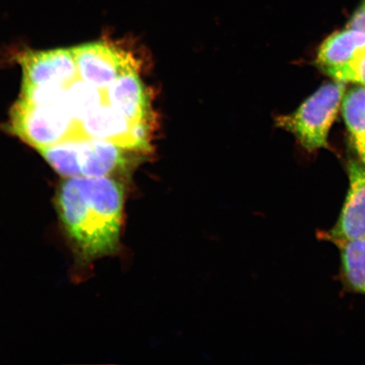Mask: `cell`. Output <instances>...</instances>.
Returning <instances> with one entry per match:
<instances>
[{"label": "cell", "instance_id": "obj_1", "mask_svg": "<svg viewBox=\"0 0 365 365\" xmlns=\"http://www.w3.org/2000/svg\"><path fill=\"white\" fill-rule=\"evenodd\" d=\"M125 187L117 178H66L56 193L59 222L81 264L115 254L120 245Z\"/></svg>", "mask_w": 365, "mask_h": 365}, {"label": "cell", "instance_id": "obj_2", "mask_svg": "<svg viewBox=\"0 0 365 365\" xmlns=\"http://www.w3.org/2000/svg\"><path fill=\"white\" fill-rule=\"evenodd\" d=\"M58 175L71 177H103L125 172L140 155L113 141L67 140L40 150Z\"/></svg>", "mask_w": 365, "mask_h": 365}, {"label": "cell", "instance_id": "obj_10", "mask_svg": "<svg viewBox=\"0 0 365 365\" xmlns=\"http://www.w3.org/2000/svg\"><path fill=\"white\" fill-rule=\"evenodd\" d=\"M339 279L346 292L365 295V238L339 242Z\"/></svg>", "mask_w": 365, "mask_h": 365}, {"label": "cell", "instance_id": "obj_3", "mask_svg": "<svg viewBox=\"0 0 365 365\" xmlns=\"http://www.w3.org/2000/svg\"><path fill=\"white\" fill-rule=\"evenodd\" d=\"M344 82L324 84L296 111L277 118V125L293 134L309 153L329 148L328 135L344 98Z\"/></svg>", "mask_w": 365, "mask_h": 365}, {"label": "cell", "instance_id": "obj_12", "mask_svg": "<svg viewBox=\"0 0 365 365\" xmlns=\"http://www.w3.org/2000/svg\"><path fill=\"white\" fill-rule=\"evenodd\" d=\"M334 81L353 82L365 86V48L362 49L348 65L328 74Z\"/></svg>", "mask_w": 365, "mask_h": 365}, {"label": "cell", "instance_id": "obj_5", "mask_svg": "<svg viewBox=\"0 0 365 365\" xmlns=\"http://www.w3.org/2000/svg\"><path fill=\"white\" fill-rule=\"evenodd\" d=\"M71 49L80 78L98 88L106 89L123 73L137 66L130 53L104 41Z\"/></svg>", "mask_w": 365, "mask_h": 365}, {"label": "cell", "instance_id": "obj_8", "mask_svg": "<svg viewBox=\"0 0 365 365\" xmlns=\"http://www.w3.org/2000/svg\"><path fill=\"white\" fill-rule=\"evenodd\" d=\"M110 106L136 125L153 127V111L148 91L138 73V66L127 70L106 88Z\"/></svg>", "mask_w": 365, "mask_h": 365}, {"label": "cell", "instance_id": "obj_13", "mask_svg": "<svg viewBox=\"0 0 365 365\" xmlns=\"http://www.w3.org/2000/svg\"><path fill=\"white\" fill-rule=\"evenodd\" d=\"M348 26L365 34V0L360 1L348 23Z\"/></svg>", "mask_w": 365, "mask_h": 365}, {"label": "cell", "instance_id": "obj_6", "mask_svg": "<svg viewBox=\"0 0 365 365\" xmlns=\"http://www.w3.org/2000/svg\"><path fill=\"white\" fill-rule=\"evenodd\" d=\"M346 172L349 189L339 218L331 230L318 232L319 239L333 245L365 238V166L359 160H350Z\"/></svg>", "mask_w": 365, "mask_h": 365}, {"label": "cell", "instance_id": "obj_11", "mask_svg": "<svg viewBox=\"0 0 365 365\" xmlns=\"http://www.w3.org/2000/svg\"><path fill=\"white\" fill-rule=\"evenodd\" d=\"M341 111L359 161L365 166V86L349 91L342 99Z\"/></svg>", "mask_w": 365, "mask_h": 365}, {"label": "cell", "instance_id": "obj_7", "mask_svg": "<svg viewBox=\"0 0 365 365\" xmlns=\"http://www.w3.org/2000/svg\"><path fill=\"white\" fill-rule=\"evenodd\" d=\"M22 86H58L66 88L77 77L78 71L72 49L26 53L20 58Z\"/></svg>", "mask_w": 365, "mask_h": 365}, {"label": "cell", "instance_id": "obj_9", "mask_svg": "<svg viewBox=\"0 0 365 365\" xmlns=\"http://www.w3.org/2000/svg\"><path fill=\"white\" fill-rule=\"evenodd\" d=\"M365 48V34L346 26L324 41L319 46L317 63L326 74L348 65Z\"/></svg>", "mask_w": 365, "mask_h": 365}, {"label": "cell", "instance_id": "obj_4", "mask_svg": "<svg viewBox=\"0 0 365 365\" xmlns=\"http://www.w3.org/2000/svg\"><path fill=\"white\" fill-rule=\"evenodd\" d=\"M11 128L23 140L41 150L74 139L76 123L63 102L35 105L20 99L12 110Z\"/></svg>", "mask_w": 365, "mask_h": 365}]
</instances>
